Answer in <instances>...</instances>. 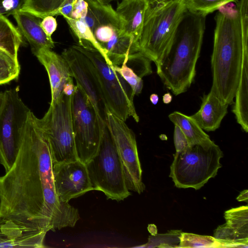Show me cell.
<instances>
[{
    "instance_id": "obj_30",
    "label": "cell",
    "mask_w": 248,
    "mask_h": 248,
    "mask_svg": "<svg viewBox=\"0 0 248 248\" xmlns=\"http://www.w3.org/2000/svg\"><path fill=\"white\" fill-rule=\"evenodd\" d=\"M182 232L179 230H171L164 234H157L154 236H150L148 242L140 247L179 248L180 236Z\"/></svg>"
},
{
    "instance_id": "obj_14",
    "label": "cell",
    "mask_w": 248,
    "mask_h": 248,
    "mask_svg": "<svg viewBox=\"0 0 248 248\" xmlns=\"http://www.w3.org/2000/svg\"><path fill=\"white\" fill-rule=\"evenodd\" d=\"M226 223L215 230L214 237L224 248L248 247V207L232 208L224 213Z\"/></svg>"
},
{
    "instance_id": "obj_35",
    "label": "cell",
    "mask_w": 248,
    "mask_h": 248,
    "mask_svg": "<svg viewBox=\"0 0 248 248\" xmlns=\"http://www.w3.org/2000/svg\"><path fill=\"white\" fill-rule=\"evenodd\" d=\"M40 25L45 33L50 37H52V34L55 31L57 28V20L52 16H46L43 18Z\"/></svg>"
},
{
    "instance_id": "obj_13",
    "label": "cell",
    "mask_w": 248,
    "mask_h": 248,
    "mask_svg": "<svg viewBox=\"0 0 248 248\" xmlns=\"http://www.w3.org/2000/svg\"><path fill=\"white\" fill-rule=\"evenodd\" d=\"M55 191L59 201L69 202L93 190L86 164L78 160L53 164Z\"/></svg>"
},
{
    "instance_id": "obj_33",
    "label": "cell",
    "mask_w": 248,
    "mask_h": 248,
    "mask_svg": "<svg viewBox=\"0 0 248 248\" xmlns=\"http://www.w3.org/2000/svg\"><path fill=\"white\" fill-rule=\"evenodd\" d=\"M88 11V4L86 0H77L70 17L75 19H83L87 15Z\"/></svg>"
},
{
    "instance_id": "obj_20",
    "label": "cell",
    "mask_w": 248,
    "mask_h": 248,
    "mask_svg": "<svg viewBox=\"0 0 248 248\" xmlns=\"http://www.w3.org/2000/svg\"><path fill=\"white\" fill-rule=\"evenodd\" d=\"M88 11L83 20L92 31L102 25H110L115 28L119 34L122 33L124 22L112 6L103 4L96 0H86Z\"/></svg>"
},
{
    "instance_id": "obj_34",
    "label": "cell",
    "mask_w": 248,
    "mask_h": 248,
    "mask_svg": "<svg viewBox=\"0 0 248 248\" xmlns=\"http://www.w3.org/2000/svg\"><path fill=\"white\" fill-rule=\"evenodd\" d=\"M174 125V143L176 152H179L189 146V144L180 128L177 125Z\"/></svg>"
},
{
    "instance_id": "obj_11",
    "label": "cell",
    "mask_w": 248,
    "mask_h": 248,
    "mask_svg": "<svg viewBox=\"0 0 248 248\" xmlns=\"http://www.w3.org/2000/svg\"><path fill=\"white\" fill-rule=\"evenodd\" d=\"M124 121L108 110L106 124L111 134L124 168L128 190L140 194L145 189L134 133Z\"/></svg>"
},
{
    "instance_id": "obj_37",
    "label": "cell",
    "mask_w": 248,
    "mask_h": 248,
    "mask_svg": "<svg viewBox=\"0 0 248 248\" xmlns=\"http://www.w3.org/2000/svg\"><path fill=\"white\" fill-rule=\"evenodd\" d=\"M73 78L70 79L64 85L62 93L67 96H71L74 93L75 85L73 83Z\"/></svg>"
},
{
    "instance_id": "obj_17",
    "label": "cell",
    "mask_w": 248,
    "mask_h": 248,
    "mask_svg": "<svg viewBox=\"0 0 248 248\" xmlns=\"http://www.w3.org/2000/svg\"><path fill=\"white\" fill-rule=\"evenodd\" d=\"M12 16L22 37L30 44L32 53L42 48L52 49L54 47L52 37L48 36L41 26V18L21 9Z\"/></svg>"
},
{
    "instance_id": "obj_40",
    "label": "cell",
    "mask_w": 248,
    "mask_h": 248,
    "mask_svg": "<svg viewBox=\"0 0 248 248\" xmlns=\"http://www.w3.org/2000/svg\"><path fill=\"white\" fill-rule=\"evenodd\" d=\"M172 100V96L170 93H168L165 94L163 96V101L165 104H169L171 102Z\"/></svg>"
},
{
    "instance_id": "obj_23",
    "label": "cell",
    "mask_w": 248,
    "mask_h": 248,
    "mask_svg": "<svg viewBox=\"0 0 248 248\" xmlns=\"http://www.w3.org/2000/svg\"><path fill=\"white\" fill-rule=\"evenodd\" d=\"M169 118L174 125L180 128L189 145L210 139L209 136L190 116L176 111L170 114Z\"/></svg>"
},
{
    "instance_id": "obj_41",
    "label": "cell",
    "mask_w": 248,
    "mask_h": 248,
    "mask_svg": "<svg viewBox=\"0 0 248 248\" xmlns=\"http://www.w3.org/2000/svg\"><path fill=\"white\" fill-rule=\"evenodd\" d=\"M158 96L157 94L153 93L150 96V100L151 103L154 105H156L158 101Z\"/></svg>"
},
{
    "instance_id": "obj_24",
    "label": "cell",
    "mask_w": 248,
    "mask_h": 248,
    "mask_svg": "<svg viewBox=\"0 0 248 248\" xmlns=\"http://www.w3.org/2000/svg\"><path fill=\"white\" fill-rule=\"evenodd\" d=\"M22 44L23 37L18 28L4 15H0V49L18 59V51Z\"/></svg>"
},
{
    "instance_id": "obj_27",
    "label": "cell",
    "mask_w": 248,
    "mask_h": 248,
    "mask_svg": "<svg viewBox=\"0 0 248 248\" xmlns=\"http://www.w3.org/2000/svg\"><path fill=\"white\" fill-rule=\"evenodd\" d=\"M20 72V65L18 59L0 49V85L17 79Z\"/></svg>"
},
{
    "instance_id": "obj_16",
    "label": "cell",
    "mask_w": 248,
    "mask_h": 248,
    "mask_svg": "<svg viewBox=\"0 0 248 248\" xmlns=\"http://www.w3.org/2000/svg\"><path fill=\"white\" fill-rule=\"evenodd\" d=\"M45 68L49 78L51 100L55 104L62 94L64 85L73 78L69 66L62 55L51 49L42 48L32 53Z\"/></svg>"
},
{
    "instance_id": "obj_25",
    "label": "cell",
    "mask_w": 248,
    "mask_h": 248,
    "mask_svg": "<svg viewBox=\"0 0 248 248\" xmlns=\"http://www.w3.org/2000/svg\"><path fill=\"white\" fill-rule=\"evenodd\" d=\"M63 17L66 21L73 32L78 38L79 45L83 43H87L90 44L93 48L99 52L107 62L111 65L105 50L97 41L93 33L86 23L81 19H75L67 16Z\"/></svg>"
},
{
    "instance_id": "obj_9",
    "label": "cell",
    "mask_w": 248,
    "mask_h": 248,
    "mask_svg": "<svg viewBox=\"0 0 248 248\" xmlns=\"http://www.w3.org/2000/svg\"><path fill=\"white\" fill-rule=\"evenodd\" d=\"M72 124L77 158L86 164L97 153L107 125L83 90L75 85L72 101Z\"/></svg>"
},
{
    "instance_id": "obj_12",
    "label": "cell",
    "mask_w": 248,
    "mask_h": 248,
    "mask_svg": "<svg viewBox=\"0 0 248 248\" xmlns=\"http://www.w3.org/2000/svg\"><path fill=\"white\" fill-rule=\"evenodd\" d=\"M62 56L67 61L77 84L85 93L102 122L106 124L109 110L93 66L88 58L72 46L65 49Z\"/></svg>"
},
{
    "instance_id": "obj_39",
    "label": "cell",
    "mask_w": 248,
    "mask_h": 248,
    "mask_svg": "<svg viewBox=\"0 0 248 248\" xmlns=\"http://www.w3.org/2000/svg\"><path fill=\"white\" fill-rule=\"evenodd\" d=\"M236 200L239 202H248V191L247 189L242 191L239 196L237 197Z\"/></svg>"
},
{
    "instance_id": "obj_15",
    "label": "cell",
    "mask_w": 248,
    "mask_h": 248,
    "mask_svg": "<svg viewBox=\"0 0 248 248\" xmlns=\"http://www.w3.org/2000/svg\"><path fill=\"white\" fill-rule=\"evenodd\" d=\"M47 232L23 225L0 215V248H45Z\"/></svg>"
},
{
    "instance_id": "obj_28",
    "label": "cell",
    "mask_w": 248,
    "mask_h": 248,
    "mask_svg": "<svg viewBox=\"0 0 248 248\" xmlns=\"http://www.w3.org/2000/svg\"><path fill=\"white\" fill-rule=\"evenodd\" d=\"M187 10L198 15H207L217 11L222 6L238 0H185Z\"/></svg>"
},
{
    "instance_id": "obj_22",
    "label": "cell",
    "mask_w": 248,
    "mask_h": 248,
    "mask_svg": "<svg viewBox=\"0 0 248 248\" xmlns=\"http://www.w3.org/2000/svg\"><path fill=\"white\" fill-rule=\"evenodd\" d=\"M232 112L238 124L248 131V52L244 56L240 78L235 95Z\"/></svg>"
},
{
    "instance_id": "obj_36",
    "label": "cell",
    "mask_w": 248,
    "mask_h": 248,
    "mask_svg": "<svg viewBox=\"0 0 248 248\" xmlns=\"http://www.w3.org/2000/svg\"><path fill=\"white\" fill-rule=\"evenodd\" d=\"M77 0H68L59 9L57 15L70 17L74 5Z\"/></svg>"
},
{
    "instance_id": "obj_46",
    "label": "cell",
    "mask_w": 248,
    "mask_h": 248,
    "mask_svg": "<svg viewBox=\"0 0 248 248\" xmlns=\"http://www.w3.org/2000/svg\"></svg>"
},
{
    "instance_id": "obj_21",
    "label": "cell",
    "mask_w": 248,
    "mask_h": 248,
    "mask_svg": "<svg viewBox=\"0 0 248 248\" xmlns=\"http://www.w3.org/2000/svg\"><path fill=\"white\" fill-rule=\"evenodd\" d=\"M111 65L119 66L126 58L140 52L138 43L131 36L116 33L108 42L101 45Z\"/></svg>"
},
{
    "instance_id": "obj_1",
    "label": "cell",
    "mask_w": 248,
    "mask_h": 248,
    "mask_svg": "<svg viewBox=\"0 0 248 248\" xmlns=\"http://www.w3.org/2000/svg\"><path fill=\"white\" fill-rule=\"evenodd\" d=\"M35 118L31 111L16 160L0 177V215L47 232L73 227L78 210L58 198L50 150Z\"/></svg>"
},
{
    "instance_id": "obj_45",
    "label": "cell",
    "mask_w": 248,
    "mask_h": 248,
    "mask_svg": "<svg viewBox=\"0 0 248 248\" xmlns=\"http://www.w3.org/2000/svg\"><path fill=\"white\" fill-rule=\"evenodd\" d=\"M0 213L1 208V203H2V200H1V187H0Z\"/></svg>"
},
{
    "instance_id": "obj_31",
    "label": "cell",
    "mask_w": 248,
    "mask_h": 248,
    "mask_svg": "<svg viewBox=\"0 0 248 248\" xmlns=\"http://www.w3.org/2000/svg\"><path fill=\"white\" fill-rule=\"evenodd\" d=\"M128 59V58L124 59L121 66L113 65V68L129 85L135 95H139L142 91L143 80L142 78L127 65Z\"/></svg>"
},
{
    "instance_id": "obj_5",
    "label": "cell",
    "mask_w": 248,
    "mask_h": 248,
    "mask_svg": "<svg viewBox=\"0 0 248 248\" xmlns=\"http://www.w3.org/2000/svg\"><path fill=\"white\" fill-rule=\"evenodd\" d=\"M223 156L219 146L211 139L189 145L173 155L169 176L178 188L199 190L217 175Z\"/></svg>"
},
{
    "instance_id": "obj_3",
    "label": "cell",
    "mask_w": 248,
    "mask_h": 248,
    "mask_svg": "<svg viewBox=\"0 0 248 248\" xmlns=\"http://www.w3.org/2000/svg\"><path fill=\"white\" fill-rule=\"evenodd\" d=\"M205 18L187 10L171 45L156 66L157 74L163 84L175 95L186 92L194 81Z\"/></svg>"
},
{
    "instance_id": "obj_19",
    "label": "cell",
    "mask_w": 248,
    "mask_h": 248,
    "mask_svg": "<svg viewBox=\"0 0 248 248\" xmlns=\"http://www.w3.org/2000/svg\"><path fill=\"white\" fill-rule=\"evenodd\" d=\"M149 5L147 0H122L118 3L116 11L124 22L121 34L131 36L138 43Z\"/></svg>"
},
{
    "instance_id": "obj_44",
    "label": "cell",
    "mask_w": 248,
    "mask_h": 248,
    "mask_svg": "<svg viewBox=\"0 0 248 248\" xmlns=\"http://www.w3.org/2000/svg\"><path fill=\"white\" fill-rule=\"evenodd\" d=\"M149 4H154L157 1L163 0H147Z\"/></svg>"
},
{
    "instance_id": "obj_43",
    "label": "cell",
    "mask_w": 248,
    "mask_h": 248,
    "mask_svg": "<svg viewBox=\"0 0 248 248\" xmlns=\"http://www.w3.org/2000/svg\"><path fill=\"white\" fill-rule=\"evenodd\" d=\"M103 4H108L110 1L114 0H96Z\"/></svg>"
},
{
    "instance_id": "obj_7",
    "label": "cell",
    "mask_w": 248,
    "mask_h": 248,
    "mask_svg": "<svg viewBox=\"0 0 248 248\" xmlns=\"http://www.w3.org/2000/svg\"><path fill=\"white\" fill-rule=\"evenodd\" d=\"M72 97L62 93L41 119L35 118L49 145L53 164L78 160L73 130Z\"/></svg>"
},
{
    "instance_id": "obj_29",
    "label": "cell",
    "mask_w": 248,
    "mask_h": 248,
    "mask_svg": "<svg viewBox=\"0 0 248 248\" xmlns=\"http://www.w3.org/2000/svg\"><path fill=\"white\" fill-rule=\"evenodd\" d=\"M179 248H224L213 236L182 232Z\"/></svg>"
},
{
    "instance_id": "obj_18",
    "label": "cell",
    "mask_w": 248,
    "mask_h": 248,
    "mask_svg": "<svg viewBox=\"0 0 248 248\" xmlns=\"http://www.w3.org/2000/svg\"><path fill=\"white\" fill-rule=\"evenodd\" d=\"M228 106L210 91L203 96L199 110L190 116L203 130L213 131L219 127L227 113Z\"/></svg>"
},
{
    "instance_id": "obj_10",
    "label": "cell",
    "mask_w": 248,
    "mask_h": 248,
    "mask_svg": "<svg viewBox=\"0 0 248 248\" xmlns=\"http://www.w3.org/2000/svg\"><path fill=\"white\" fill-rule=\"evenodd\" d=\"M0 113V164L5 172L13 165L24 132L30 109L19 95V88L4 91Z\"/></svg>"
},
{
    "instance_id": "obj_32",
    "label": "cell",
    "mask_w": 248,
    "mask_h": 248,
    "mask_svg": "<svg viewBox=\"0 0 248 248\" xmlns=\"http://www.w3.org/2000/svg\"><path fill=\"white\" fill-rule=\"evenodd\" d=\"M93 33L97 41L101 45L108 42L119 32L111 26L102 25L96 28Z\"/></svg>"
},
{
    "instance_id": "obj_6",
    "label": "cell",
    "mask_w": 248,
    "mask_h": 248,
    "mask_svg": "<svg viewBox=\"0 0 248 248\" xmlns=\"http://www.w3.org/2000/svg\"><path fill=\"white\" fill-rule=\"evenodd\" d=\"M86 165L93 190L101 191L108 199L117 202L131 195L122 160L107 125L97 153Z\"/></svg>"
},
{
    "instance_id": "obj_26",
    "label": "cell",
    "mask_w": 248,
    "mask_h": 248,
    "mask_svg": "<svg viewBox=\"0 0 248 248\" xmlns=\"http://www.w3.org/2000/svg\"><path fill=\"white\" fill-rule=\"evenodd\" d=\"M68 0H26L21 10L43 19L57 16L59 9Z\"/></svg>"
},
{
    "instance_id": "obj_38",
    "label": "cell",
    "mask_w": 248,
    "mask_h": 248,
    "mask_svg": "<svg viewBox=\"0 0 248 248\" xmlns=\"http://www.w3.org/2000/svg\"><path fill=\"white\" fill-rule=\"evenodd\" d=\"M12 1L13 8L11 15H12L15 12L21 9L26 0H12Z\"/></svg>"
},
{
    "instance_id": "obj_8",
    "label": "cell",
    "mask_w": 248,
    "mask_h": 248,
    "mask_svg": "<svg viewBox=\"0 0 248 248\" xmlns=\"http://www.w3.org/2000/svg\"><path fill=\"white\" fill-rule=\"evenodd\" d=\"M74 46L92 62L109 110L124 121L132 117L139 122L134 104L135 94L129 85L90 44Z\"/></svg>"
},
{
    "instance_id": "obj_2",
    "label": "cell",
    "mask_w": 248,
    "mask_h": 248,
    "mask_svg": "<svg viewBox=\"0 0 248 248\" xmlns=\"http://www.w3.org/2000/svg\"><path fill=\"white\" fill-rule=\"evenodd\" d=\"M215 21L211 91L229 105L238 88L244 54L248 52V0L222 6Z\"/></svg>"
},
{
    "instance_id": "obj_4",
    "label": "cell",
    "mask_w": 248,
    "mask_h": 248,
    "mask_svg": "<svg viewBox=\"0 0 248 248\" xmlns=\"http://www.w3.org/2000/svg\"><path fill=\"white\" fill-rule=\"evenodd\" d=\"M185 0L149 4L138 41L139 51L157 66L171 45L186 13Z\"/></svg>"
},
{
    "instance_id": "obj_42",
    "label": "cell",
    "mask_w": 248,
    "mask_h": 248,
    "mask_svg": "<svg viewBox=\"0 0 248 248\" xmlns=\"http://www.w3.org/2000/svg\"><path fill=\"white\" fill-rule=\"evenodd\" d=\"M5 99V93L4 92H0V113L3 107Z\"/></svg>"
}]
</instances>
